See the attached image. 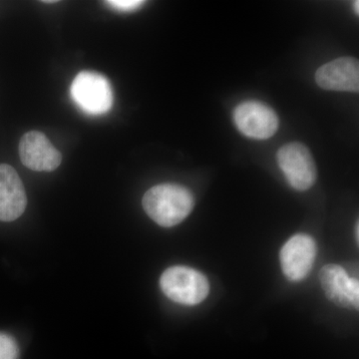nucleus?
<instances>
[{"label": "nucleus", "mask_w": 359, "mask_h": 359, "mask_svg": "<svg viewBox=\"0 0 359 359\" xmlns=\"http://www.w3.org/2000/svg\"><path fill=\"white\" fill-rule=\"evenodd\" d=\"M71 95L84 112L105 114L113 106L112 87L107 78L92 71H83L73 80Z\"/></svg>", "instance_id": "7ed1b4c3"}, {"label": "nucleus", "mask_w": 359, "mask_h": 359, "mask_svg": "<svg viewBox=\"0 0 359 359\" xmlns=\"http://www.w3.org/2000/svg\"><path fill=\"white\" fill-rule=\"evenodd\" d=\"M161 289L171 301L196 306L209 295L210 283L202 273L187 266H172L163 273Z\"/></svg>", "instance_id": "f03ea898"}, {"label": "nucleus", "mask_w": 359, "mask_h": 359, "mask_svg": "<svg viewBox=\"0 0 359 359\" xmlns=\"http://www.w3.org/2000/svg\"><path fill=\"white\" fill-rule=\"evenodd\" d=\"M320 280L330 302L344 309H358L359 283L346 269L337 264H327L320 271Z\"/></svg>", "instance_id": "6e6552de"}, {"label": "nucleus", "mask_w": 359, "mask_h": 359, "mask_svg": "<svg viewBox=\"0 0 359 359\" xmlns=\"http://www.w3.org/2000/svg\"><path fill=\"white\" fill-rule=\"evenodd\" d=\"M43 4H55L57 1H53V0H48V1H42Z\"/></svg>", "instance_id": "2eb2a0df"}, {"label": "nucleus", "mask_w": 359, "mask_h": 359, "mask_svg": "<svg viewBox=\"0 0 359 359\" xmlns=\"http://www.w3.org/2000/svg\"><path fill=\"white\" fill-rule=\"evenodd\" d=\"M354 11H355V13L359 14V2L358 1H355L354 2Z\"/></svg>", "instance_id": "4468645a"}, {"label": "nucleus", "mask_w": 359, "mask_h": 359, "mask_svg": "<svg viewBox=\"0 0 359 359\" xmlns=\"http://www.w3.org/2000/svg\"><path fill=\"white\" fill-rule=\"evenodd\" d=\"M316 252V243L311 236L299 233L290 238L280 250L283 275L292 282L306 278L313 269Z\"/></svg>", "instance_id": "423d86ee"}, {"label": "nucleus", "mask_w": 359, "mask_h": 359, "mask_svg": "<svg viewBox=\"0 0 359 359\" xmlns=\"http://www.w3.org/2000/svg\"><path fill=\"white\" fill-rule=\"evenodd\" d=\"M233 121L241 133L250 138H271L278 128V118L269 106L257 101H245L233 110Z\"/></svg>", "instance_id": "39448f33"}, {"label": "nucleus", "mask_w": 359, "mask_h": 359, "mask_svg": "<svg viewBox=\"0 0 359 359\" xmlns=\"http://www.w3.org/2000/svg\"><path fill=\"white\" fill-rule=\"evenodd\" d=\"M27 205L25 186L18 172L0 164V221L13 222L25 212Z\"/></svg>", "instance_id": "9d476101"}, {"label": "nucleus", "mask_w": 359, "mask_h": 359, "mask_svg": "<svg viewBox=\"0 0 359 359\" xmlns=\"http://www.w3.org/2000/svg\"><path fill=\"white\" fill-rule=\"evenodd\" d=\"M146 214L156 224L172 228L193 211L195 199L189 189L177 184H161L146 192L142 200Z\"/></svg>", "instance_id": "f257e3e1"}, {"label": "nucleus", "mask_w": 359, "mask_h": 359, "mask_svg": "<svg viewBox=\"0 0 359 359\" xmlns=\"http://www.w3.org/2000/svg\"><path fill=\"white\" fill-rule=\"evenodd\" d=\"M358 231H359V226H358V223H356V226H355V235H356V242H359V233H358Z\"/></svg>", "instance_id": "ddd939ff"}, {"label": "nucleus", "mask_w": 359, "mask_h": 359, "mask_svg": "<svg viewBox=\"0 0 359 359\" xmlns=\"http://www.w3.org/2000/svg\"><path fill=\"white\" fill-rule=\"evenodd\" d=\"M106 4L120 11H133L143 6L145 1H140V0H110V1H106Z\"/></svg>", "instance_id": "f8f14e48"}, {"label": "nucleus", "mask_w": 359, "mask_h": 359, "mask_svg": "<svg viewBox=\"0 0 359 359\" xmlns=\"http://www.w3.org/2000/svg\"><path fill=\"white\" fill-rule=\"evenodd\" d=\"M20 351L13 337L0 332V359H18Z\"/></svg>", "instance_id": "9b49d317"}, {"label": "nucleus", "mask_w": 359, "mask_h": 359, "mask_svg": "<svg viewBox=\"0 0 359 359\" xmlns=\"http://www.w3.org/2000/svg\"><path fill=\"white\" fill-rule=\"evenodd\" d=\"M278 166L290 185L297 191H306L316 181V167L313 156L304 144H287L278 152Z\"/></svg>", "instance_id": "20e7f679"}, {"label": "nucleus", "mask_w": 359, "mask_h": 359, "mask_svg": "<svg viewBox=\"0 0 359 359\" xmlns=\"http://www.w3.org/2000/svg\"><path fill=\"white\" fill-rule=\"evenodd\" d=\"M320 88L332 91L358 92L359 65L358 59L341 57L320 66L316 73Z\"/></svg>", "instance_id": "1a4fd4ad"}, {"label": "nucleus", "mask_w": 359, "mask_h": 359, "mask_svg": "<svg viewBox=\"0 0 359 359\" xmlns=\"http://www.w3.org/2000/svg\"><path fill=\"white\" fill-rule=\"evenodd\" d=\"M20 157L25 167L36 172L54 171L62 162L61 153L39 131L23 135L20 142Z\"/></svg>", "instance_id": "0eeeda50"}]
</instances>
